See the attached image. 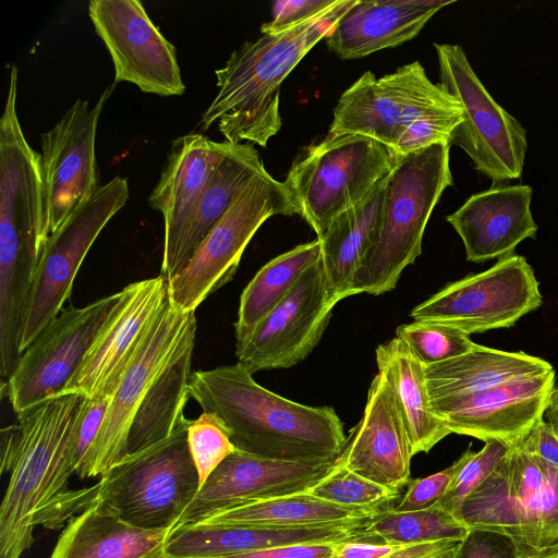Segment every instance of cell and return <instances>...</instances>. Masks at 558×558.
<instances>
[{"label": "cell", "mask_w": 558, "mask_h": 558, "mask_svg": "<svg viewBox=\"0 0 558 558\" xmlns=\"http://www.w3.org/2000/svg\"><path fill=\"white\" fill-rule=\"evenodd\" d=\"M116 85H109L92 108L87 100H75L59 122L40 135V168L49 234L99 187L96 131L101 110Z\"/></svg>", "instance_id": "2e32d148"}, {"label": "cell", "mask_w": 558, "mask_h": 558, "mask_svg": "<svg viewBox=\"0 0 558 558\" xmlns=\"http://www.w3.org/2000/svg\"><path fill=\"white\" fill-rule=\"evenodd\" d=\"M121 299L122 290L63 308L22 352L2 387L15 414L63 392Z\"/></svg>", "instance_id": "4fadbf2b"}, {"label": "cell", "mask_w": 558, "mask_h": 558, "mask_svg": "<svg viewBox=\"0 0 558 558\" xmlns=\"http://www.w3.org/2000/svg\"><path fill=\"white\" fill-rule=\"evenodd\" d=\"M546 420L558 437V385L555 386L548 408L545 412Z\"/></svg>", "instance_id": "7dc6e473"}, {"label": "cell", "mask_w": 558, "mask_h": 558, "mask_svg": "<svg viewBox=\"0 0 558 558\" xmlns=\"http://www.w3.org/2000/svg\"><path fill=\"white\" fill-rule=\"evenodd\" d=\"M381 508L345 507L302 493L234 504L189 525L306 526L371 518Z\"/></svg>", "instance_id": "1f68e13d"}, {"label": "cell", "mask_w": 558, "mask_h": 558, "mask_svg": "<svg viewBox=\"0 0 558 558\" xmlns=\"http://www.w3.org/2000/svg\"><path fill=\"white\" fill-rule=\"evenodd\" d=\"M265 171L259 153L253 144L229 142L223 158L209 178L184 227L170 279L185 267L204 238L243 189Z\"/></svg>", "instance_id": "f1b7e54d"}, {"label": "cell", "mask_w": 558, "mask_h": 558, "mask_svg": "<svg viewBox=\"0 0 558 558\" xmlns=\"http://www.w3.org/2000/svg\"><path fill=\"white\" fill-rule=\"evenodd\" d=\"M355 0H337L322 13L276 34H263L234 50L216 70L218 92L202 117L225 141L266 147L281 128L280 86Z\"/></svg>", "instance_id": "3957f363"}, {"label": "cell", "mask_w": 558, "mask_h": 558, "mask_svg": "<svg viewBox=\"0 0 558 558\" xmlns=\"http://www.w3.org/2000/svg\"><path fill=\"white\" fill-rule=\"evenodd\" d=\"M555 371L511 379L464 396L432 399L434 414L450 433L518 446L544 417Z\"/></svg>", "instance_id": "ac0fdd59"}, {"label": "cell", "mask_w": 558, "mask_h": 558, "mask_svg": "<svg viewBox=\"0 0 558 558\" xmlns=\"http://www.w3.org/2000/svg\"><path fill=\"white\" fill-rule=\"evenodd\" d=\"M167 299L168 281L161 275L123 288L120 303L61 395L112 398Z\"/></svg>", "instance_id": "d6986e66"}, {"label": "cell", "mask_w": 558, "mask_h": 558, "mask_svg": "<svg viewBox=\"0 0 558 558\" xmlns=\"http://www.w3.org/2000/svg\"><path fill=\"white\" fill-rule=\"evenodd\" d=\"M371 518L292 527L186 525L170 533L166 557L215 558L281 546L338 544L363 536Z\"/></svg>", "instance_id": "cb8c5ba5"}, {"label": "cell", "mask_w": 558, "mask_h": 558, "mask_svg": "<svg viewBox=\"0 0 558 558\" xmlns=\"http://www.w3.org/2000/svg\"><path fill=\"white\" fill-rule=\"evenodd\" d=\"M195 335L185 339L143 398L129 429L125 458L166 440L186 418Z\"/></svg>", "instance_id": "4dcf8cb0"}, {"label": "cell", "mask_w": 558, "mask_h": 558, "mask_svg": "<svg viewBox=\"0 0 558 558\" xmlns=\"http://www.w3.org/2000/svg\"><path fill=\"white\" fill-rule=\"evenodd\" d=\"M444 0H355L326 35L327 47L340 59L368 56L416 37Z\"/></svg>", "instance_id": "d4e9b609"}, {"label": "cell", "mask_w": 558, "mask_h": 558, "mask_svg": "<svg viewBox=\"0 0 558 558\" xmlns=\"http://www.w3.org/2000/svg\"><path fill=\"white\" fill-rule=\"evenodd\" d=\"M400 546L376 543L361 536L336 544L331 558H381Z\"/></svg>", "instance_id": "bcb514c9"}, {"label": "cell", "mask_w": 558, "mask_h": 558, "mask_svg": "<svg viewBox=\"0 0 558 558\" xmlns=\"http://www.w3.org/2000/svg\"><path fill=\"white\" fill-rule=\"evenodd\" d=\"M553 369L551 364L541 357L478 344L462 355L424 366V374L432 400L475 393Z\"/></svg>", "instance_id": "83f0119b"}, {"label": "cell", "mask_w": 558, "mask_h": 558, "mask_svg": "<svg viewBox=\"0 0 558 558\" xmlns=\"http://www.w3.org/2000/svg\"><path fill=\"white\" fill-rule=\"evenodd\" d=\"M333 306L319 257L252 333L236 343L238 363L253 375L302 362L320 341Z\"/></svg>", "instance_id": "e0dca14e"}, {"label": "cell", "mask_w": 558, "mask_h": 558, "mask_svg": "<svg viewBox=\"0 0 558 558\" xmlns=\"http://www.w3.org/2000/svg\"><path fill=\"white\" fill-rule=\"evenodd\" d=\"M459 520L507 537L517 558H558V469L511 447L465 499Z\"/></svg>", "instance_id": "5b68a950"}, {"label": "cell", "mask_w": 558, "mask_h": 558, "mask_svg": "<svg viewBox=\"0 0 558 558\" xmlns=\"http://www.w3.org/2000/svg\"><path fill=\"white\" fill-rule=\"evenodd\" d=\"M458 558H517L513 544L505 536L482 530L470 531L461 542Z\"/></svg>", "instance_id": "b9f144b4"}, {"label": "cell", "mask_w": 558, "mask_h": 558, "mask_svg": "<svg viewBox=\"0 0 558 558\" xmlns=\"http://www.w3.org/2000/svg\"><path fill=\"white\" fill-rule=\"evenodd\" d=\"M130 196L120 175L100 185L64 223L50 233L37 263L20 333L22 352L63 310L93 243Z\"/></svg>", "instance_id": "8fae6325"}, {"label": "cell", "mask_w": 558, "mask_h": 558, "mask_svg": "<svg viewBox=\"0 0 558 558\" xmlns=\"http://www.w3.org/2000/svg\"><path fill=\"white\" fill-rule=\"evenodd\" d=\"M111 398H87L77 422L74 438V474L83 466L100 430Z\"/></svg>", "instance_id": "ab89813d"}, {"label": "cell", "mask_w": 558, "mask_h": 558, "mask_svg": "<svg viewBox=\"0 0 558 558\" xmlns=\"http://www.w3.org/2000/svg\"><path fill=\"white\" fill-rule=\"evenodd\" d=\"M228 146L227 141L215 142L201 133L180 136L172 143L167 163L147 199L163 218L160 275L167 280L190 215Z\"/></svg>", "instance_id": "7402d4cb"}, {"label": "cell", "mask_w": 558, "mask_h": 558, "mask_svg": "<svg viewBox=\"0 0 558 558\" xmlns=\"http://www.w3.org/2000/svg\"><path fill=\"white\" fill-rule=\"evenodd\" d=\"M376 364L393 390L412 454L428 452L451 433L430 408L423 364L397 337L376 348Z\"/></svg>", "instance_id": "f546056e"}, {"label": "cell", "mask_w": 558, "mask_h": 558, "mask_svg": "<svg viewBox=\"0 0 558 558\" xmlns=\"http://www.w3.org/2000/svg\"><path fill=\"white\" fill-rule=\"evenodd\" d=\"M413 454L393 390L386 376L373 378L360 422L337 462L362 477L400 492L409 483Z\"/></svg>", "instance_id": "44dd1931"}, {"label": "cell", "mask_w": 558, "mask_h": 558, "mask_svg": "<svg viewBox=\"0 0 558 558\" xmlns=\"http://www.w3.org/2000/svg\"><path fill=\"white\" fill-rule=\"evenodd\" d=\"M336 460L283 461L235 450L208 476L171 532L234 504L306 493Z\"/></svg>", "instance_id": "ffe728a7"}, {"label": "cell", "mask_w": 558, "mask_h": 558, "mask_svg": "<svg viewBox=\"0 0 558 558\" xmlns=\"http://www.w3.org/2000/svg\"><path fill=\"white\" fill-rule=\"evenodd\" d=\"M275 215L296 210L282 182L267 171L256 175L204 238L185 267L168 281L171 305L195 312L234 276L244 250L259 227Z\"/></svg>", "instance_id": "9c48e42d"}, {"label": "cell", "mask_w": 558, "mask_h": 558, "mask_svg": "<svg viewBox=\"0 0 558 558\" xmlns=\"http://www.w3.org/2000/svg\"><path fill=\"white\" fill-rule=\"evenodd\" d=\"M86 402L80 393L60 395L17 413V422L1 430V473L10 477L0 509V558H21L36 527L58 530L96 501L97 483L69 487Z\"/></svg>", "instance_id": "6da1fadb"}, {"label": "cell", "mask_w": 558, "mask_h": 558, "mask_svg": "<svg viewBox=\"0 0 558 558\" xmlns=\"http://www.w3.org/2000/svg\"><path fill=\"white\" fill-rule=\"evenodd\" d=\"M189 395L245 453L283 461H333L347 440L333 408L310 407L274 393L240 363L193 372Z\"/></svg>", "instance_id": "7a4b0ae2"}, {"label": "cell", "mask_w": 558, "mask_h": 558, "mask_svg": "<svg viewBox=\"0 0 558 558\" xmlns=\"http://www.w3.org/2000/svg\"><path fill=\"white\" fill-rule=\"evenodd\" d=\"M320 250V241L316 238L278 255L256 272L240 298L234 325L236 343L245 340L284 299L301 275L319 259Z\"/></svg>", "instance_id": "d6a6232c"}, {"label": "cell", "mask_w": 558, "mask_h": 558, "mask_svg": "<svg viewBox=\"0 0 558 558\" xmlns=\"http://www.w3.org/2000/svg\"><path fill=\"white\" fill-rule=\"evenodd\" d=\"M461 463L460 457L445 470L414 480L393 509L398 512H410L432 508L447 492Z\"/></svg>", "instance_id": "f35d334b"}, {"label": "cell", "mask_w": 558, "mask_h": 558, "mask_svg": "<svg viewBox=\"0 0 558 558\" xmlns=\"http://www.w3.org/2000/svg\"><path fill=\"white\" fill-rule=\"evenodd\" d=\"M190 422L185 418L169 438L101 475L96 500L135 526L171 533L201 488L187 446Z\"/></svg>", "instance_id": "52a82bcc"}, {"label": "cell", "mask_w": 558, "mask_h": 558, "mask_svg": "<svg viewBox=\"0 0 558 558\" xmlns=\"http://www.w3.org/2000/svg\"><path fill=\"white\" fill-rule=\"evenodd\" d=\"M450 146L438 143L398 157L387 178L379 229L354 275L352 295L391 291L421 255L428 219L452 185Z\"/></svg>", "instance_id": "277c9868"}, {"label": "cell", "mask_w": 558, "mask_h": 558, "mask_svg": "<svg viewBox=\"0 0 558 558\" xmlns=\"http://www.w3.org/2000/svg\"><path fill=\"white\" fill-rule=\"evenodd\" d=\"M530 185H497L471 195L446 217L461 238L466 259L483 263L513 254L525 239L535 238Z\"/></svg>", "instance_id": "603a6c76"}, {"label": "cell", "mask_w": 558, "mask_h": 558, "mask_svg": "<svg viewBox=\"0 0 558 558\" xmlns=\"http://www.w3.org/2000/svg\"><path fill=\"white\" fill-rule=\"evenodd\" d=\"M461 542L444 539L402 545L381 558H458Z\"/></svg>", "instance_id": "f6af8a7d"}, {"label": "cell", "mask_w": 558, "mask_h": 558, "mask_svg": "<svg viewBox=\"0 0 558 558\" xmlns=\"http://www.w3.org/2000/svg\"><path fill=\"white\" fill-rule=\"evenodd\" d=\"M88 14L114 66V83L144 93L179 96L185 92L174 46L137 0H92Z\"/></svg>", "instance_id": "9a60e30c"}, {"label": "cell", "mask_w": 558, "mask_h": 558, "mask_svg": "<svg viewBox=\"0 0 558 558\" xmlns=\"http://www.w3.org/2000/svg\"><path fill=\"white\" fill-rule=\"evenodd\" d=\"M434 120L462 121L463 109L414 61L379 78L363 73L338 99L328 135H363L395 153L411 124Z\"/></svg>", "instance_id": "ba28073f"}, {"label": "cell", "mask_w": 558, "mask_h": 558, "mask_svg": "<svg viewBox=\"0 0 558 558\" xmlns=\"http://www.w3.org/2000/svg\"><path fill=\"white\" fill-rule=\"evenodd\" d=\"M306 493L329 502L355 508H381L399 496V492L362 477L337 460L332 469Z\"/></svg>", "instance_id": "d590c367"}, {"label": "cell", "mask_w": 558, "mask_h": 558, "mask_svg": "<svg viewBox=\"0 0 558 558\" xmlns=\"http://www.w3.org/2000/svg\"><path fill=\"white\" fill-rule=\"evenodd\" d=\"M519 445L550 466L558 469V437L544 417Z\"/></svg>", "instance_id": "7bdbcfd3"}, {"label": "cell", "mask_w": 558, "mask_h": 558, "mask_svg": "<svg viewBox=\"0 0 558 558\" xmlns=\"http://www.w3.org/2000/svg\"><path fill=\"white\" fill-rule=\"evenodd\" d=\"M510 447L498 440L486 441L474 452L471 448L462 454V463L447 492L433 507L459 520L465 499L487 478L507 454Z\"/></svg>", "instance_id": "8d00e7d4"}, {"label": "cell", "mask_w": 558, "mask_h": 558, "mask_svg": "<svg viewBox=\"0 0 558 558\" xmlns=\"http://www.w3.org/2000/svg\"><path fill=\"white\" fill-rule=\"evenodd\" d=\"M169 535L135 526L96 500L69 520L50 558H167Z\"/></svg>", "instance_id": "484cf974"}, {"label": "cell", "mask_w": 558, "mask_h": 558, "mask_svg": "<svg viewBox=\"0 0 558 558\" xmlns=\"http://www.w3.org/2000/svg\"><path fill=\"white\" fill-rule=\"evenodd\" d=\"M434 47L439 85L463 109L450 145L461 147L474 167L495 182L520 178L527 149L525 129L493 99L459 45L435 43Z\"/></svg>", "instance_id": "30bf717a"}, {"label": "cell", "mask_w": 558, "mask_h": 558, "mask_svg": "<svg viewBox=\"0 0 558 558\" xmlns=\"http://www.w3.org/2000/svg\"><path fill=\"white\" fill-rule=\"evenodd\" d=\"M336 544L272 547L215 558H331Z\"/></svg>", "instance_id": "ee69618b"}, {"label": "cell", "mask_w": 558, "mask_h": 558, "mask_svg": "<svg viewBox=\"0 0 558 558\" xmlns=\"http://www.w3.org/2000/svg\"><path fill=\"white\" fill-rule=\"evenodd\" d=\"M337 0H278L272 3V20L260 26L262 34H276L322 13Z\"/></svg>", "instance_id": "60d3db41"}, {"label": "cell", "mask_w": 558, "mask_h": 558, "mask_svg": "<svg viewBox=\"0 0 558 558\" xmlns=\"http://www.w3.org/2000/svg\"><path fill=\"white\" fill-rule=\"evenodd\" d=\"M196 332L195 312L175 310L169 296L119 383L80 478L101 476L126 456L132 420L148 389L185 339Z\"/></svg>", "instance_id": "5bb4252c"}, {"label": "cell", "mask_w": 558, "mask_h": 558, "mask_svg": "<svg viewBox=\"0 0 558 558\" xmlns=\"http://www.w3.org/2000/svg\"><path fill=\"white\" fill-rule=\"evenodd\" d=\"M469 532L461 522L435 507L410 512L381 508L363 530L367 541L390 545L463 541Z\"/></svg>", "instance_id": "836d02e7"}, {"label": "cell", "mask_w": 558, "mask_h": 558, "mask_svg": "<svg viewBox=\"0 0 558 558\" xmlns=\"http://www.w3.org/2000/svg\"><path fill=\"white\" fill-rule=\"evenodd\" d=\"M388 175L356 206L347 210L317 238L329 301L337 304L352 295L354 275L380 225Z\"/></svg>", "instance_id": "4316f807"}, {"label": "cell", "mask_w": 558, "mask_h": 558, "mask_svg": "<svg viewBox=\"0 0 558 558\" xmlns=\"http://www.w3.org/2000/svg\"><path fill=\"white\" fill-rule=\"evenodd\" d=\"M187 446L201 486L215 469L236 449L217 418L203 412L187 426Z\"/></svg>", "instance_id": "74e56055"}, {"label": "cell", "mask_w": 558, "mask_h": 558, "mask_svg": "<svg viewBox=\"0 0 558 558\" xmlns=\"http://www.w3.org/2000/svg\"><path fill=\"white\" fill-rule=\"evenodd\" d=\"M398 157L359 134L326 135L303 148L282 182L296 210L320 238L392 171Z\"/></svg>", "instance_id": "8992f818"}, {"label": "cell", "mask_w": 558, "mask_h": 558, "mask_svg": "<svg viewBox=\"0 0 558 558\" xmlns=\"http://www.w3.org/2000/svg\"><path fill=\"white\" fill-rule=\"evenodd\" d=\"M534 270L526 258L511 254L485 271L445 286L416 305L417 322L450 326L466 335L509 328L542 305Z\"/></svg>", "instance_id": "7c38bea8"}, {"label": "cell", "mask_w": 558, "mask_h": 558, "mask_svg": "<svg viewBox=\"0 0 558 558\" xmlns=\"http://www.w3.org/2000/svg\"><path fill=\"white\" fill-rule=\"evenodd\" d=\"M396 337L408 345L423 366L457 357L478 345L457 328L429 322L400 325Z\"/></svg>", "instance_id": "e575fe53"}]
</instances>
